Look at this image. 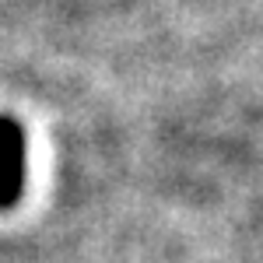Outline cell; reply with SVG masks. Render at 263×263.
Wrapping results in <instances>:
<instances>
[{
    "instance_id": "1",
    "label": "cell",
    "mask_w": 263,
    "mask_h": 263,
    "mask_svg": "<svg viewBox=\"0 0 263 263\" xmlns=\"http://www.w3.org/2000/svg\"><path fill=\"white\" fill-rule=\"evenodd\" d=\"M25 186V134L14 120H0V211L14 207Z\"/></svg>"
}]
</instances>
